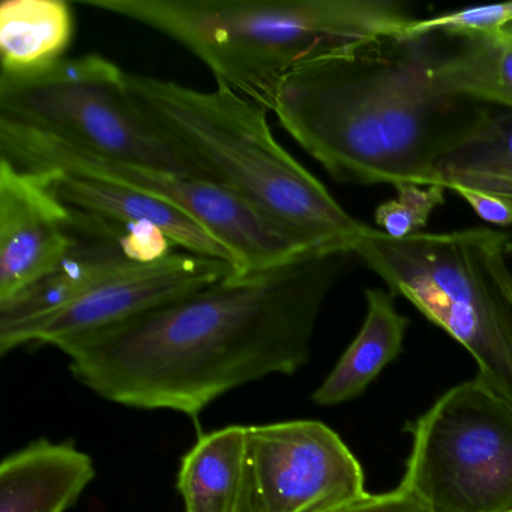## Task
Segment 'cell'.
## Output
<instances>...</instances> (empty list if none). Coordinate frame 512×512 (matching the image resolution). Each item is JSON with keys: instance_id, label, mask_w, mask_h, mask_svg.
Returning <instances> with one entry per match:
<instances>
[{"instance_id": "2e32d148", "label": "cell", "mask_w": 512, "mask_h": 512, "mask_svg": "<svg viewBox=\"0 0 512 512\" xmlns=\"http://www.w3.org/2000/svg\"><path fill=\"white\" fill-rule=\"evenodd\" d=\"M74 14L65 0H5L0 5V74L38 73L65 59Z\"/></svg>"}, {"instance_id": "cb8c5ba5", "label": "cell", "mask_w": 512, "mask_h": 512, "mask_svg": "<svg viewBox=\"0 0 512 512\" xmlns=\"http://www.w3.org/2000/svg\"><path fill=\"white\" fill-rule=\"evenodd\" d=\"M500 34L503 35V38H506V40L511 41L512 43V23H509L508 26H505V28L500 31Z\"/></svg>"}, {"instance_id": "277c9868", "label": "cell", "mask_w": 512, "mask_h": 512, "mask_svg": "<svg viewBox=\"0 0 512 512\" xmlns=\"http://www.w3.org/2000/svg\"><path fill=\"white\" fill-rule=\"evenodd\" d=\"M166 35L218 86L271 112L289 71L332 50L406 31L415 17L389 0H79Z\"/></svg>"}, {"instance_id": "6da1fadb", "label": "cell", "mask_w": 512, "mask_h": 512, "mask_svg": "<svg viewBox=\"0 0 512 512\" xmlns=\"http://www.w3.org/2000/svg\"><path fill=\"white\" fill-rule=\"evenodd\" d=\"M350 248H313L218 283L65 350L95 394L197 418L226 392L307 364L326 299Z\"/></svg>"}, {"instance_id": "7c38bea8", "label": "cell", "mask_w": 512, "mask_h": 512, "mask_svg": "<svg viewBox=\"0 0 512 512\" xmlns=\"http://www.w3.org/2000/svg\"><path fill=\"white\" fill-rule=\"evenodd\" d=\"M73 242V215L53 190L52 173L0 158V302L49 274Z\"/></svg>"}, {"instance_id": "7402d4cb", "label": "cell", "mask_w": 512, "mask_h": 512, "mask_svg": "<svg viewBox=\"0 0 512 512\" xmlns=\"http://www.w3.org/2000/svg\"><path fill=\"white\" fill-rule=\"evenodd\" d=\"M329 512H430L400 487L382 494H370Z\"/></svg>"}, {"instance_id": "7a4b0ae2", "label": "cell", "mask_w": 512, "mask_h": 512, "mask_svg": "<svg viewBox=\"0 0 512 512\" xmlns=\"http://www.w3.org/2000/svg\"><path fill=\"white\" fill-rule=\"evenodd\" d=\"M436 35L401 32L307 59L281 80L271 112L338 182L433 185L437 161L488 110L434 91Z\"/></svg>"}, {"instance_id": "ac0fdd59", "label": "cell", "mask_w": 512, "mask_h": 512, "mask_svg": "<svg viewBox=\"0 0 512 512\" xmlns=\"http://www.w3.org/2000/svg\"><path fill=\"white\" fill-rule=\"evenodd\" d=\"M440 53L431 71L434 91L512 110V43L497 34L463 35Z\"/></svg>"}, {"instance_id": "30bf717a", "label": "cell", "mask_w": 512, "mask_h": 512, "mask_svg": "<svg viewBox=\"0 0 512 512\" xmlns=\"http://www.w3.org/2000/svg\"><path fill=\"white\" fill-rule=\"evenodd\" d=\"M70 211L74 242L61 263L13 298L0 302V355L29 326L64 310L106 281L178 250L155 227Z\"/></svg>"}, {"instance_id": "ffe728a7", "label": "cell", "mask_w": 512, "mask_h": 512, "mask_svg": "<svg viewBox=\"0 0 512 512\" xmlns=\"http://www.w3.org/2000/svg\"><path fill=\"white\" fill-rule=\"evenodd\" d=\"M395 190L397 197L380 203L374 211V223L389 238L418 235L434 209L445 203L446 188L442 185L401 184Z\"/></svg>"}, {"instance_id": "9a60e30c", "label": "cell", "mask_w": 512, "mask_h": 512, "mask_svg": "<svg viewBox=\"0 0 512 512\" xmlns=\"http://www.w3.org/2000/svg\"><path fill=\"white\" fill-rule=\"evenodd\" d=\"M367 316L361 331L313 394L314 403L335 406L364 394L403 350L410 322L398 313L388 293L365 290Z\"/></svg>"}, {"instance_id": "8fae6325", "label": "cell", "mask_w": 512, "mask_h": 512, "mask_svg": "<svg viewBox=\"0 0 512 512\" xmlns=\"http://www.w3.org/2000/svg\"><path fill=\"white\" fill-rule=\"evenodd\" d=\"M236 272L223 260L175 251L170 256L137 266L79 301L20 332L4 356L25 344H50L65 352L70 347L199 292Z\"/></svg>"}, {"instance_id": "9c48e42d", "label": "cell", "mask_w": 512, "mask_h": 512, "mask_svg": "<svg viewBox=\"0 0 512 512\" xmlns=\"http://www.w3.org/2000/svg\"><path fill=\"white\" fill-rule=\"evenodd\" d=\"M365 494L358 458L323 422L247 427L238 512H329Z\"/></svg>"}, {"instance_id": "d6986e66", "label": "cell", "mask_w": 512, "mask_h": 512, "mask_svg": "<svg viewBox=\"0 0 512 512\" xmlns=\"http://www.w3.org/2000/svg\"><path fill=\"white\" fill-rule=\"evenodd\" d=\"M247 427L230 425L197 440L182 458L178 491L187 512H238Z\"/></svg>"}, {"instance_id": "44dd1931", "label": "cell", "mask_w": 512, "mask_h": 512, "mask_svg": "<svg viewBox=\"0 0 512 512\" xmlns=\"http://www.w3.org/2000/svg\"><path fill=\"white\" fill-rule=\"evenodd\" d=\"M512 23V2L487 5V7L466 8L452 11L430 19L415 20L404 34L412 37L445 34L449 37H463L473 34H497Z\"/></svg>"}, {"instance_id": "4fadbf2b", "label": "cell", "mask_w": 512, "mask_h": 512, "mask_svg": "<svg viewBox=\"0 0 512 512\" xmlns=\"http://www.w3.org/2000/svg\"><path fill=\"white\" fill-rule=\"evenodd\" d=\"M50 173L53 190L70 208L116 223L148 224L161 230L179 250L223 260L238 271V262L232 251L184 209L121 185L70 173Z\"/></svg>"}, {"instance_id": "8992f818", "label": "cell", "mask_w": 512, "mask_h": 512, "mask_svg": "<svg viewBox=\"0 0 512 512\" xmlns=\"http://www.w3.org/2000/svg\"><path fill=\"white\" fill-rule=\"evenodd\" d=\"M0 118L113 160L200 179L140 109L127 71L100 55L65 58L23 76L0 74Z\"/></svg>"}, {"instance_id": "5b68a950", "label": "cell", "mask_w": 512, "mask_h": 512, "mask_svg": "<svg viewBox=\"0 0 512 512\" xmlns=\"http://www.w3.org/2000/svg\"><path fill=\"white\" fill-rule=\"evenodd\" d=\"M509 236L487 227L389 238L370 227L355 254L475 359L476 377L512 404Z\"/></svg>"}, {"instance_id": "e0dca14e", "label": "cell", "mask_w": 512, "mask_h": 512, "mask_svg": "<svg viewBox=\"0 0 512 512\" xmlns=\"http://www.w3.org/2000/svg\"><path fill=\"white\" fill-rule=\"evenodd\" d=\"M433 185L467 188L512 206V110L488 109L434 167Z\"/></svg>"}, {"instance_id": "ba28073f", "label": "cell", "mask_w": 512, "mask_h": 512, "mask_svg": "<svg viewBox=\"0 0 512 512\" xmlns=\"http://www.w3.org/2000/svg\"><path fill=\"white\" fill-rule=\"evenodd\" d=\"M0 158L31 172H62L142 191L193 215L232 251L238 272L313 250L218 185L104 157L52 134L0 118Z\"/></svg>"}, {"instance_id": "52a82bcc", "label": "cell", "mask_w": 512, "mask_h": 512, "mask_svg": "<svg viewBox=\"0 0 512 512\" xmlns=\"http://www.w3.org/2000/svg\"><path fill=\"white\" fill-rule=\"evenodd\" d=\"M398 487L430 512H512V404L475 379L448 389L406 427Z\"/></svg>"}, {"instance_id": "603a6c76", "label": "cell", "mask_w": 512, "mask_h": 512, "mask_svg": "<svg viewBox=\"0 0 512 512\" xmlns=\"http://www.w3.org/2000/svg\"><path fill=\"white\" fill-rule=\"evenodd\" d=\"M452 193L464 200L481 220L499 227H512V206L496 197L467 188H454Z\"/></svg>"}, {"instance_id": "5bb4252c", "label": "cell", "mask_w": 512, "mask_h": 512, "mask_svg": "<svg viewBox=\"0 0 512 512\" xmlns=\"http://www.w3.org/2000/svg\"><path fill=\"white\" fill-rule=\"evenodd\" d=\"M95 475L92 458L73 443L37 440L0 464V512H65Z\"/></svg>"}, {"instance_id": "d4e9b609", "label": "cell", "mask_w": 512, "mask_h": 512, "mask_svg": "<svg viewBox=\"0 0 512 512\" xmlns=\"http://www.w3.org/2000/svg\"><path fill=\"white\" fill-rule=\"evenodd\" d=\"M508 253H509V256L512 257V236H509Z\"/></svg>"}, {"instance_id": "3957f363", "label": "cell", "mask_w": 512, "mask_h": 512, "mask_svg": "<svg viewBox=\"0 0 512 512\" xmlns=\"http://www.w3.org/2000/svg\"><path fill=\"white\" fill-rule=\"evenodd\" d=\"M127 83L200 179L229 191L305 248L355 251L370 230L277 142L259 104L218 85L199 91L134 73Z\"/></svg>"}]
</instances>
